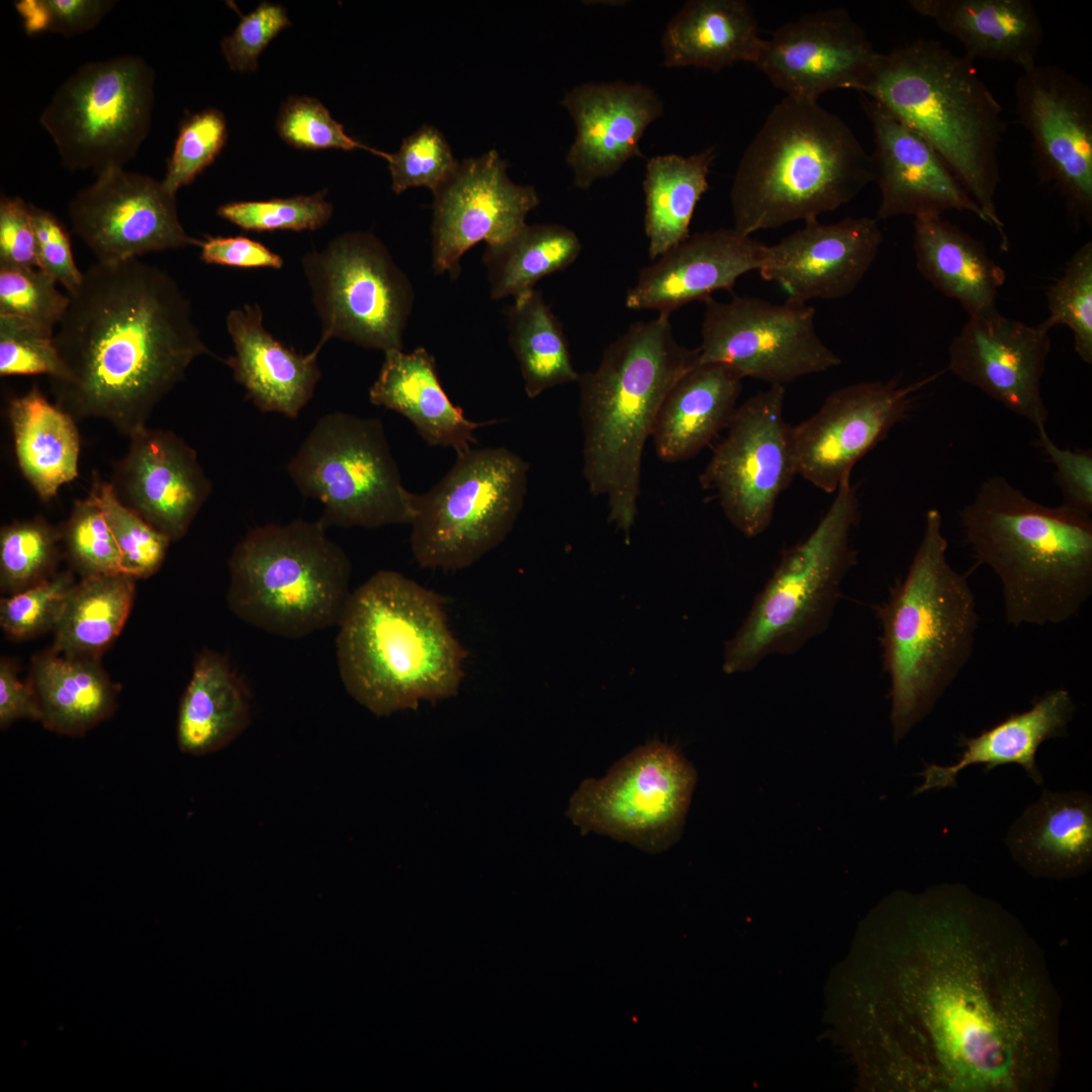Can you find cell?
I'll return each mask as SVG.
<instances>
[{"instance_id":"cell-1","label":"cell","mask_w":1092,"mask_h":1092,"mask_svg":"<svg viewBox=\"0 0 1092 1092\" xmlns=\"http://www.w3.org/2000/svg\"><path fill=\"white\" fill-rule=\"evenodd\" d=\"M862 1040L877 1088L1046 1092L1061 999L1021 921L962 884L898 892L867 925Z\"/></svg>"},{"instance_id":"cell-2","label":"cell","mask_w":1092,"mask_h":1092,"mask_svg":"<svg viewBox=\"0 0 1092 1092\" xmlns=\"http://www.w3.org/2000/svg\"><path fill=\"white\" fill-rule=\"evenodd\" d=\"M69 296L54 336L66 372L52 381L57 404L129 437L190 364L210 354L190 302L165 270L140 259L96 262Z\"/></svg>"},{"instance_id":"cell-3","label":"cell","mask_w":1092,"mask_h":1092,"mask_svg":"<svg viewBox=\"0 0 1092 1092\" xmlns=\"http://www.w3.org/2000/svg\"><path fill=\"white\" fill-rule=\"evenodd\" d=\"M338 627L342 682L376 716L458 693L467 652L449 627L444 599L414 579L377 571L352 592Z\"/></svg>"},{"instance_id":"cell-4","label":"cell","mask_w":1092,"mask_h":1092,"mask_svg":"<svg viewBox=\"0 0 1092 1092\" xmlns=\"http://www.w3.org/2000/svg\"><path fill=\"white\" fill-rule=\"evenodd\" d=\"M967 545L1002 584L1008 624H1061L1092 593V519L1039 504L1004 476L986 478L961 512Z\"/></svg>"},{"instance_id":"cell-5","label":"cell","mask_w":1092,"mask_h":1092,"mask_svg":"<svg viewBox=\"0 0 1092 1092\" xmlns=\"http://www.w3.org/2000/svg\"><path fill=\"white\" fill-rule=\"evenodd\" d=\"M698 364V349L680 345L669 315L657 314L631 325L595 370L579 375L582 474L626 535L637 516L645 443L666 395Z\"/></svg>"},{"instance_id":"cell-6","label":"cell","mask_w":1092,"mask_h":1092,"mask_svg":"<svg viewBox=\"0 0 1092 1092\" xmlns=\"http://www.w3.org/2000/svg\"><path fill=\"white\" fill-rule=\"evenodd\" d=\"M921 135L1008 247L996 209L998 150L1006 130L1000 103L973 60L919 38L879 53L858 90Z\"/></svg>"},{"instance_id":"cell-7","label":"cell","mask_w":1092,"mask_h":1092,"mask_svg":"<svg viewBox=\"0 0 1092 1092\" xmlns=\"http://www.w3.org/2000/svg\"><path fill=\"white\" fill-rule=\"evenodd\" d=\"M874 181L872 156L818 101L785 97L745 149L730 201L741 235L817 219Z\"/></svg>"},{"instance_id":"cell-8","label":"cell","mask_w":1092,"mask_h":1092,"mask_svg":"<svg viewBox=\"0 0 1092 1092\" xmlns=\"http://www.w3.org/2000/svg\"><path fill=\"white\" fill-rule=\"evenodd\" d=\"M946 551L941 514L931 509L906 575L879 608L896 744L932 711L974 649L976 600Z\"/></svg>"},{"instance_id":"cell-9","label":"cell","mask_w":1092,"mask_h":1092,"mask_svg":"<svg viewBox=\"0 0 1092 1092\" xmlns=\"http://www.w3.org/2000/svg\"><path fill=\"white\" fill-rule=\"evenodd\" d=\"M320 521L252 529L229 559L226 600L245 623L301 638L338 626L352 592V565Z\"/></svg>"},{"instance_id":"cell-10","label":"cell","mask_w":1092,"mask_h":1092,"mask_svg":"<svg viewBox=\"0 0 1092 1092\" xmlns=\"http://www.w3.org/2000/svg\"><path fill=\"white\" fill-rule=\"evenodd\" d=\"M858 506L848 478L809 536L784 552L740 628L725 644V673L749 671L770 655L793 654L826 631L843 578L856 560L850 533L859 517Z\"/></svg>"},{"instance_id":"cell-11","label":"cell","mask_w":1092,"mask_h":1092,"mask_svg":"<svg viewBox=\"0 0 1092 1092\" xmlns=\"http://www.w3.org/2000/svg\"><path fill=\"white\" fill-rule=\"evenodd\" d=\"M528 463L505 447L457 454L428 491L414 493L411 550L422 567L473 565L500 545L524 506Z\"/></svg>"},{"instance_id":"cell-12","label":"cell","mask_w":1092,"mask_h":1092,"mask_svg":"<svg viewBox=\"0 0 1092 1092\" xmlns=\"http://www.w3.org/2000/svg\"><path fill=\"white\" fill-rule=\"evenodd\" d=\"M287 472L299 492L322 503L325 527L411 524L414 492L402 483L380 419L345 412L314 424Z\"/></svg>"},{"instance_id":"cell-13","label":"cell","mask_w":1092,"mask_h":1092,"mask_svg":"<svg viewBox=\"0 0 1092 1092\" xmlns=\"http://www.w3.org/2000/svg\"><path fill=\"white\" fill-rule=\"evenodd\" d=\"M155 72L124 55L79 67L55 91L39 121L63 167L95 174L123 167L150 132Z\"/></svg>"},{"instance_id":"cell-14","label":"cell","mask_w":1092,"mask_h":1092,"mask_svg":"<svg viewBox=\"0 0 1092 1092\" xmlns=\"http://www.w3.org/2000/svg\"><path fill=\"white\" fill-rule=\"evenodd\" d=\"M322 333L316 347L338 339L381 350L403 348L414 289L386 246L368 232H348L301 258Z\"/></svg>"},{"instance_id":"cell-15","label":"cell","mask_w":1092,"mask_h":1092,"mask_svg":"<svg viewBox=\"0 0 1092 1092\" xmlns=\"http://www.w3.org/2000/svg\"><path fill=\"white\" fill-rule=\"evenodd\" d=\"M697 772L672 745L651 740L616 761L601 779H586L567 816L584 833L665 850L682 831Z\"/></svg>"},{"instance_id":"cell-16","label":"cell","mask_w":1092,"mask_h":1092,"mask_svg":"<svg viewBox=\"0 0 1092 1092\" xmlns=\"http://www.w3.org/2000/svg\"><path fill=\"white\" fill-rule=\"evenodd\" d=\"M704 302L699 363L723 364L742 378L782 386L841 364L818 336L815 309L806 303L746 295Z\"/></svg>"},{"instance_id":"cell-17","label":"cell","mask_w":1092,"mask_h":1092,"mask_svg":"<svg viewBox=\"0 0 1092 1092\" xmlns=\"http://www.w3.org/2000/svg\"><path fill=\"white\" fill-rule=\"evenodd\" d=\"M784 400V386L770 385L737 407L700 477L731 524L749 538L767 529L780 495L797 475Z\"/></svg>"},{"instance_id":"cell-18","label":"cell","mask_w":1092,"mask_h":1092,"mask_svg":"<svg viewBox=\"0 0 1092 1092\" xmlns=\"http://www.w3.org/2000/svg\"><path fill=\"white\" fill-rule=\"evenodd\" d=\"M1015 112L1040 182L1078 221L1092 222V90L1056 65H1034L1015 82Z\"/></svg>"},{"instance_id":"cell-19","label":"cell","mask_w":1092,"mask_h":1092,"mask_svg":"<svg viewBox=\"0 0 1092 1092\" xmlns=\"http://www.w3.org/2000/svg\"><path fill=\"white\" fill-rule=\"evenodd\" d=\"M163 181L111 167L71 199L73 232L97 262L118 263L150 253L199 246L177 212L176 198Z\"/></svg>"},{"instance_id":"cell-20","label":"cell","mask_w":1092,"mask_h":1092,"mask_svg":"<svg viewBox=\"0 0 1092 1092\" xmlns=\"http://www.w3.org/2000/svg\"><path fill=\"white\" fill-rule=\"evenodd\" d=\"M928 381L860 382L833 391L813 416L791 429L797 475L835 492L855 463L908 416Z\"/></svg>"},{"instance_id":"cell-21","label":"cell","mask_w":1092,"mask_h":1092,"mask_svg":"<svg viewBox=\"0 0 1092 1092\" xmlns=\"http://www.w3.org/2000/svg\"><path fill=\"white\" fill-rule=\"evenodd\" d=\"M433 194L432 266L452 279L465 252L480 242L508 240L540 202L534 187L510 179L507 162L494 150L459 163Z\"/></svg>"},{"instance_id":"cell-22","label":"cell","mask_w":1092,"mask_h":1092,"mask_svg":"<svg viewBox=\"0 0 1092 1092\" xmlns=\"http://www.w3.org/2000/svg\"><path fill=\"white\" fill-rule=\"evenodd\" d=\"M1051 329L1030 326L998 310L969 316L948 346V370L1010 412L1045 429L1049 411L1041 378L1051 351Z\"/></svg>"},{"instance_id":"cell-23","label":"cell","mask_w":1092,"mask_h":1092,"mask_svg":"<svg viewBox=\"0 0 1092 1092\" xmlns=\"http://www.w3.org/2000/svg\"><path fill=\"white\" fill-rule=\"evenodd\" d=\"M878 55L850 14L834 8L777 28L754 65L787 97L818 101L831 90L857 91Z\"/></svg>"},{"instance_id":"cell-24","label":"cell","mask_w":1092,"mask_h":1092,"mask_svg":"<svg viewBox=\"0 0 1092 1092\" xmlns=\"http://www.w3.org/2000/svg\"><path fill=\"white\" fill-rule=\"evenodd\" d=\"M883 241L876 218L846 217L832 223L813 219L777 244L764 246L757 271L780 285L788 300L838 299L858 286Z\"/></svg>"},{"instance_id":"cell-25","label":"cell","mask_w":1092,"mask_h":1092,"mask_svg":"<svg viewBox=\"0 0 1092 1092\" xmlns=\"http://www.w3.org/2000/svg\"><path fill=\"white\" fill-rule=\"evenodd\" d=\"M110 481L119 500L151 526L180 540L212 484L196 451L170 430L145 427L129 437Z\"/></svg>"},{"instance_id":"cell-26","label":"cell","mask_w":1092,"mask_h":1092,"mask_svg":"<svg viewBox=\"0 0 1092 1092\" xmlns=\"http://www.w3.org/2000/svg\"><path fill=\"white\" fill-rule=\"evenodd\" d=\"M575 125L566 155L573 185L589 189L613 176L634 157H642L640 141L663 114V104L649 86L623 81L583 83L561 101Z\"/></svg>"},{"instance_id":"cell-27","label":"cell","mask_w":1092,"mask_h":1092,"mask_svg":"<svg viewBox=\"0 0 1092 1092\" xmlns=\"http://www.w3.org/2000/svg\"><path fill=\"white\" fill-rule=\"evenodd\" d=\"M863 101L874 136V181L881 193L878 218L957 210L984 220L980 207L921 135L872 99Z\"/></svg>"},{"instance_id":"cell-28","label":"cell","mask_w":1092,"mask_h":1092,"mask_svg":"<svg viewBox=\"0 0 1092 1092\" xmlns=\"http://www.w3.org/2000/svg\"><path fill=\"white\" fill-rule=\"evenodd\" d=\"M764 246L733 228L696 233L640 270L625 304L670 315L687 303L706 301L757 271Z\"/></svg>"},{"instance_id":"cell-29","label":"cell","mask_w":1092,"mask_h":1092,"mask_svg":"<svg viewBox=\"0 0 1092 1092\" xmlns=\"http://www.w3.org/2000/svg\"><path fill=\"white\" fill-rule=\"evenodd\" d=\"M226 330L235 354L224 360L236 382L262 413L298 418L309 402L322 371L317 363L321 348L307 354L289 348L267 331L259 304L232 309Z\"/></svg>"},{"instance_id":"cell-30","label":"cell","mask_w":1092,"mask_h":1092,"mask_svg":"<svg viewBox=\"0 0 1092 1092\" xmlns=\"http://www.w3.org/2000/svg\"><path fill=\"white\" fill-rule=\"evenodd\" d=\"M369 400L403 416L429 445L452 448L456 454L477 443V429L498 423L467 419L445 392L435 358L423 347L410 353L402 349L385 351L379 374L369 389Z\"/></svg>"},{"instance_id":"cell-31","label":"cell","mask_w":1092,"mask_h":1092,"mask_svg":"<svg viewBox=\"0 0 1092 1092\" xmlns=\"http://www.w3.org/2000/svg\"><path fill=\"white\" fill-rule=\"evenodd\" d=\"M1006 844L1030 875L1067 879L1092 863V798L1084 792L1043 790L1010 826Z\"/></svg>"},{"instance_id":"cell-32","label":"cell","mask_w":1092,"mask_h":1092,"mask_svg":"<svg viewBox=\"0 0 1092 1092\" xmlns=\"http://www.w3.org/2000/svg\"><path fill=\"white\" fill-rule=\"evenodd\" d=\"M1074 711L1070 693L1057 689L1036 700L1027 711L1013 713L977 736H961L959 745L963 751L956 763H926L919 772L923 783L914 794L956 788L958 775L966 767L977 764L984 765L986 772L1004 764H1019L1035 784L1041 785L1042 776L1035 761L1036 751L1044 741L1064 735Z\"/></svg>"},{"instance_id":"cell-33","label":"cell","mask_w":1092,"mask_h":1092,"mask_svg":"<svg viewBox=\"0 0 1092 1092\" xmlns=\"http://www.w3.org/2000/svg\"><path fill=\"white\" fill-rule=\"evenodd\" d=\"M909 5L957 38L972 60L1010 63L1023 71L1037 64L1043 27L1028 0H911Z\"/></svg>"},{"instance_id":"cell-34","label":"cell","mask_w":1092,"mask_h":1092,"mask_svg":"<svg viewBox=\"0 0 1092 1092\" xmlns=\"http://www.w3.org/2000/svg\"><path fill=\"white\" fill-rule=\"evenodd\" d=\"M913 248L921 275L969 316L997 310L1005 272L980 241L940 213H924L914 217Z\"/></svg>"},{"instance_id":"cell-35","label":"cell","mask_w":1092,"mask_h":1092,"mask_svg":"<svg viewBox=\"0 0 1092 1092\" xmlns=\"http://www.w3.org/2000/svg\"><path fill=\"white\" fill-rule=\"evenodd\" d=\"M742 377L726 365L699 363L672 386L658 413L652 438L665 462L697 455L728 426L739 397Z\"/></svg>"},{"instance_id":"cell-36","label":"cell","mask_w":1092,"mask_h":1092,"mask_svg":"<svg viewBox=\"0 0 1092 1092\" xmlns=\"http://www.w3.org/2000/svg\"><path fill=\"white\" fill-rule=\"evenodd\" d=\"M763 43L754 14L741 0H691L670 19L661 38L666 68L720 71L755 64Z\"/></svg>"},{"instance_id":"cell-37","label":"cell","mask_w":1092,"mask_h":1092,"mask_svg":"<svg viewBox=\"0 0 1092 1092\" xmlns=\"http://www.w3.org/2000/svg\"><path fill=\"white\" fill-rule=\"evenodd\" d=\"M250 717L251 693L246 681L225 656L203 649L179 705V749L195 756L215 752L247 728Z\"/></svg>"},{"instance_id":"cell-38","label":"cell","mask_w":1092,"mask_h":1092,"mask_svg":"<svg viewBox=\"0 0 1092 1092\" xmlns=\"http://www.w3.org/2000/svg\"><path fill=\"white\" fill-rule=\"evenodd\" d=\"M8 418L19 469L42 502L79 475L80 436L75 419L33 385L9 402Z\"/></svg>"},{"instance_id":"cell-39","label":"cell","mask_w":1092,"mask_h":1092,"mask_svg":"<svg viewBox=\"0 0 1092 1092\" xmlns=\"http://www.w3.org/2000/svg\"><path fill=\"white\" fill-rule=\"evenodd\" d=\"M29 678L39 699L40 723L58 734L83 736L117 706L119 687L100 659L68 657L51 648L33 656Z\"/></svg>"},{"instance_id":"cell-40","label":"cell","mask_w":1092,"mask_h":1092,"mask_svg":"<svg viewBox=\"0 0 1092 1092\" xmlns=\"http://www.w3.org/2000/svg\"><path fill=\"white\" fill-rule=\"evenodd\" d=\"M714 159L715 150L710 148L689 157L668 154L647 161L644 231L650 259H657L690 237L696 206L709 188Z\"/></svg>"},{"instance_id":"cell-41","label":"cell","mask_w":1092,"mask_h":1092,"mask_svg":"<svg viewBox=\"0 0 1092 1092\" xmlns=\"http://www.w3.org/2000/svg\"><path fill=\"white\" fill-rule=\"evenodd\" d=\"M135 579L127 573L82 577L65 601L52 648L68 657L100 659L125 625Z\"/></svg>"},{"instance_id":"cell-42","label":"cell","mask_w":1092,"mask_h":1092,"mask_svg":"<svg viewBox=\"0 0 1092 1092\" xmlns=\"http://www.w3.org/2000/svg\"><path fill=\"white\" fill-rule=\"evenodd\" d=\"M576 234L560 224H525L508 240L486 245L483 264L490 296L518 298L542 278L571 265L581 251Z\"/></svg>"},{"instance_id":"cell-43","label":"cell","mask_w":1092,"mask_h":1092,"mask_svg":"<svg viewBox=\"0 0 1092 1092\" xmlns=\"http://www.w3.org/2000/svg\"><path fill=\"white\" fill-rule=\"evenodd\" d=\"M507 321L509 342L528 397L578 380L580 374L573 366L563 328L540 291L534 289L515 298Z\"/></svg>"},{"instance_id":"cell-44","label":"cell","mask_w":1092,"mask_h":1092,"mask_svg":"<svg viewBox=\"0 0 1092 1092\" xmlns=\"http://www.w3.org/2000/svg\"><path fill=\"white\" fill-rule=\"evenodd\" d=\"M60 529L43 518L17 521L0 531V587L7 596L57 573Z\"/></svg>"},{"instance_id":"cell-45","label":"cell","mask_w":1092,"mask_h":1092,"mask_svg":"<svg viewBox=\"0 0 1092 1092\" xmlns=\"http://www.w3.org/2000/svg\"><path fill=\"white\" fill-rule=\"evenodd\" d=\"M90 493L112 531L124 572L136 579L156 573L166 558L171 539L123 505L110 482L96 477Z\"/></svg>"},{"instance_id":"cell-46","label":"cell","mask_w":1092,"mask_h":1092,"mask_svg":"<svg viewBox=\"0 0 1092 1092\" xmlns=\"http://www.w3.org/2000/svg\"><path fill=\"white\" fill-rule=\"evenodd\" d=\"M1046 302L1050 315L1043 321L1050 328L1063 325L1070 329L1077 355L1092 363V243L1086 242L1066 263L1063 273L1049 287Z\"/></svg>"},{"instance_id":"cell-47","label":"cell","mask_w":1092,"mask_h":1092,"mask_svg":"<svg viewBox=\"0 0 1092 1092\" xmlns=\"http://www.w3.org/2000/svg\"><path fill=\"white\" fill-rule=\"evenodd\" d=\"M60 532L70 565L81 578L125 573L112 531L91 493L75 500Z\"/></svg>"},{"instance_id":"cell-48","label":"cell","mask_w":1092,"mask_h":1092,"mask_svg":"<svg viewBox=\"0 0 1092 1092\" xmlns=\"http://www.w3.org/2000/svg\"><path fill=\"white\" fill-rule=\"evenodd\" d=\"M38 268L0 264V314L21 318L55 335L70 304V296Z\"/></svg>"},{"instance_id":"cell-49","label":"cell","mask_w":1092,"mask_h":1092,"mask_svg":"<svg viewBox=\"0 0 1092 1092\" xmlns=\"http://www.w3.org/2000/svg\"><path fill=\"white\" fill-rule=\"evenodd\" d=\"M327 191L311 195L272 198L261 201H233L222 204L217 215L233 224L257 233L314 231L331 218L333 205Z\"/></svg>"},{"instance_id":"cell-50","label":"cell","mask_w":1092,"mask_h":1092,"mask_svg":"<svg viewBox=\"0 0 1092 1092\" xmlns=\"http://www.w3.org/2000/svg\"><path fill=\"white\" fill-rule=\"evenodd\" d=\"M386 161L396 194L414 187L435 192L459 166L443 134L431 125H423L405 138Z\"/></svg>"},{"instance_id":"cell-51","label":"cell","mask_w":1092,"mask_h":1092,"mask_svg":"<svg viewBox=\"0 0 1092 1092\" xmlns=\"http://www.w3.org/2000/svg\"><path fill=\"white\" fill-rule=\"evenodd\" d=\"M75 583L72 570H64L2 598L0 625L3 632L11 639L24 640L54 630Z\"/></svg>"},{"instance_id":"cell-52","label":"cell","mask_w":1092,"mask_h":1092,"mask_svg":"<svg viewBox=\"0 0 1092 1092\" xmlns=\"http://www.w3.org/2000/svg\"><path fill=\"white\" fill-rule=\"evenodd\" d=\"M228 136L224 115L217 109H205L182 122L163 181L176 194L208 167L225 144Z\"/></svg>"},{"instance_id":"cell-53","label":"cell","mask_w":1092,"mask_h":1092,"mask_svg":"<svg viewBox=\"0 0 1092 1092\" xmlns=\"http://www.w3.org/2000/svg\"><path fill=\"white\" fill-rule=\"evenodd\" d=\"M277 129L284 142L301 150L363 149L385 160L388 157L387 153L366 147L349 136L322 102L307 96H291L283 103L277 118Z\"/></svg>"},{"instance_id":"cell-54","label":"cell","mask_w":1092,"mask_h":1092,"mask_svg":"<svg viewBox=\"0 0 1092 1092\" xmlns=\"http://www.w3.org/2000/svg\"><path fill=\"white\" fill-rule=\"evenodd\" d=\"M54 336L21 318L0 314V375L62 380L66 372Z\"/></svg>"},{"instance_id":"cell-55","label":"cell","mask_w":1092,"mask_h":1092,"mask_svg":"<svg viewBox=\"0 0 1092 1092\" xmlns=\"http://www.w3.org/2000/svg\"><path fill=\"white\" fill-rule=\"evenodd\" d=\"M114 4L109 0H20L14 6L26 33L52 31L71 36L94 28Z\"/></svg>"},{"instance_id":"cell-56","label":"cell","mask_w":1092,"mask_h":1092,"mask_svg":"<svg viewBox=\"0 0 1092 1092\" xmlns=\"http://www.w3.org/2000/svg\"><path fill=\"white\" fill-rule=\"evenodd\" d=\"M290 24L282 5L262 2L242 19L221 41L223 57L233 71L257 69L258 58L268 43Z\"/></svg>"},{"instance_id":"cell-57","label":"cell","mask_w":1092,"mask_h":1092,"mask_svg":"<svg viewBox=\"0 0 1092 1092\" xmlns=\"http://www.w3.org/2000/svg\"><path fill=\"white\" fill-rule=\"evenodd\" d=\"M1036 444L1054 465V480L1061 490V505L1078 512L1092 513V451L1061 448L1050 438L1046 429L1037 431Z\"/></svg>"},{"instance_id":"cell-58","label":"cell","mask_w":1092,"mask_h":1092,"mask_svg":"<svg viewBox=\"0 0 1092 1092\" xmlns=\"http://www.w3.org/2000/svg\"><path fill=\"white\" fill-rule=\"evenodd\" d=\"M30 211L37 268L53 277L70 295L81 285L83 272L75 263L69 234L52 212L32 204Z\"/></svg>"},{"instance_id":"cell-59","label":"cell","mask_w":1092,"mask_h":1092,"mask_svg":"<svg viewBox=\"0 0 1092 1092\" xmlns=\"http://www.w3.org/2000/svg\"><path fill=\"white\" fill-rule=\"evenodd\" d=\"M0 264L37 268L30 204L20 197L0 199Z\"/></svg>"},{"instance_id":"cell-60","label":"cell","mask_w":1092,"mask_h":1092,"mask_svg":"<svg viewBox=\"0 0 1092 1092\" xmlns=\"http://www.w3.org/2000/svg\"><path fill=\"white\" fill-rule=\"evenodd\" d=\"M200 258L207 264L238 268L281 269L282 257L248 237H208L201 242Z\"/></svg>"},{"instance_id":"cell-61","label":"cell","mask_w":1092,"mask_h":1092,"mask_svg":"<svg viewBox=\"0 0 1092 1092\" xmlns=\"http://www.w3.org/2000/svg\"><path fill=\"white\" fill-rule=\"evenodd\" d=\"M41 707L30 678L21 680L15 664L7 657L0 659V729L6 730L21 719L41 720Z\"/></svg>"}]
</instances>
